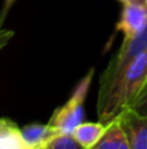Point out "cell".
Segmentation results:
<instances>
[{"instance_id":"1","label":"cell","mask_w":147,"mask_h":149,"mask_svg":"<svg viewBox=\"0 0 147 149\" xmlns=\"http://www.w3.org/2000/svg\"><path fill=\"white\" fill-rule=\"evenodd\" d=\"M147 85V50L135 56L104 89L98 92L96 111L100 122L108 123L130 107Z\"/></svg>"},{"instance_id":"2","label":"cell","mask_w":147,"mask_h":149,"mask_svg":"<svg viewBox=\"0 0 147 149\" xmlns=\"http://www.w3.org/2000/svg\"><path fill=\"white\" fill-rule=\"evenodd\" d=\"M94 73H95V70L90 68L89 72L76 85L69 100L64 105L55 109L48 120V124L54 127L56 131L72 134L73 130L83 122L85 119L83 106H85V101L87 97L89 89H90L91 81H93Z\"/></svg>"},{"instance_id":"3","label":"cell","mask_w":147,"mask_h":149,"mask_svg":"<svg viewBox=\"0 0 147 149\" xmlns=\"http://www.w3.org/2000/svg\"><path fill=\"white\" fill-rule=\"evenodd\" d=\"M145 50H147V25L142 31L135 34L134 37L122 41V45L115 52L111 62L102 73L99 80V90L104 89L135 56H138Z\"/></svg>"},{"instance_id":"4","label":"cell","mask_w":147,"mask_h":149,"mask_svg":"<svg viewBox=\"0 0 147 149\" xmlns=\"http://www.w3.org/2000/svg\"><path fill=\"white\" fill-rule=\"evenodd\" d=\"M147 25V4L143 0H133L122 4L116 30L121 31L124 39L132 38Z\"/></svg>"},{"instance_id":"5","label":"cell","mask_w":147,"mask_h":149,"mask_svg":"<svg viewBox=\"0 0 147 149\" xmlns=\"http://www.w3.org/2000/svg\"><path fill=\"white\" fill-rule=\"evenodd\" d=\"M117 116L126 134L130 149H147V115L128 107Z\"/></svg>"},{"instance_id":"6","label":"cell","mask_w":147,"mask_h":149,"mask_svg":"<svg viewBox=\"0 0 147 149\" xmlns=\"http://www.w3.org/2000/svg\"><path fill=\"white\" fill-rule=\"evenodd\" d=\"M107 128V123L104 122H82L73 130L72 135L81 148L91 149L95 148L99 140L102 139L104 131Z\"/></svg>"},{"instance_id":"7","label":"cell","mask_w":147,"mask_h":149,"mask_svg":"<svg viewBox=\"0 0 147 149\" xmlns=\"http://www.w3.org/2000/svg\"><path fill=\"white\" fill-rule=\"evenodd\" d=\"M98 149H130L126 134L121 126L120 118L116 116L111 122L107 123V128L104 131L102 139L96 144Z\"/></svg>"},{"instance_id":"8","label":"cell","mask_w":147,"mask_h":149,"mask_svg":"<svg viewBox=\"0 0 147 149\" xmlns=\"http://www.w3.org/2000/svg\"><path fill=\"white\" fill-rule=\"evenodd\" d=\"M59 131L48 123H31L21 128L22 139L27 149H43L44 144Z\"/></svg>"},{"instance_id":"9","label":"cell","mask_w":147,"mask_h":149,"mask_svg":"<svg viewBox=\"0 0 147 149\" xmlns=\"http://www.w3.org/2000/svg\"><path fill=\"white\" fill-rule=\"evenodd\" d=\"M0 149H27L21 128L7 118H0Z\"/></svg>"},{"instance_id":"10","label":"cell","mask_w":147,"mask_h":149,"mask_svg":"<svg viewBox=\"0 0 147 149\" xmlns=\"http://www.w3.org/2000/svg\"><path fill=\"white\" fill-rule=\"evenodd\" d=\"M81 145L68 132H57L44 144L43 149H78Z\"/></svg>"},{"instance_id":"11","label":"cell","mask_w":147,"mask_h":149,"mask_svg":"<svg viewBox=\"0 0 147 149\" xmlns=\"http://www.w3.org/2000/svg\"><path fill=\"white\" fill-rule=\"evenodd\" d=\"M130 107L134 109L138 113L143 114V115H147V85L145 89H143V92L139 94V97L135 100V102Z\"/></svg>"},{"instance_id":"12","label":"cell","mask_w":147,"mask_h":149,"mask_svg":"<svg viewBox=\"0 0 147 149\" xmlns=\"http://www.w3.org/2000/svg\"><path fill=\"white\" fill-rule=\"evenodd\" d=\"M12 37H13L12 30H3V29H0V50L8 43V41Z\"/></svg>"},{"instance_id":"13","label":"cell","mask_w":147,"mask_h":149,"mask_svg":"<svg viewBox=\"0 0 147 149\" xmlns=\"http://www.w3.org/2000/svg\"><path fill=\"white\" fill-rule=\"evenodd\" d=\"M13 1H14V0H5V8H4V10H3V16H5V12H7L8 8L12 5Z\"/></svg>"},{"instance_id":"14","label":"cell","mask_w":147,"mask_h":149,"mask_svg":"<svg viewBox=\"0 0 147 149\" xmlns=\"http://www.w3.org/2000/svg\"><path fill=\"white\" fill-rule=\"evenodd\" d=\"M120 1H121L122 4H124V3H128V1H133V0H120Z\"/></svg>"},{"instance_id":"15","label":"cell","mask_w":147,"mask_h":149,"mask_svg":"<svg viewBox=\"0 0 147 149\" xmlns=\"http://www.w3.org/2000/svg\"><path fill=\"white\" fill-rule=\"evenodd\" d=\"M143 1H145V3H146V4H147V0H143Z\"/></svg>"}]
</instances>
